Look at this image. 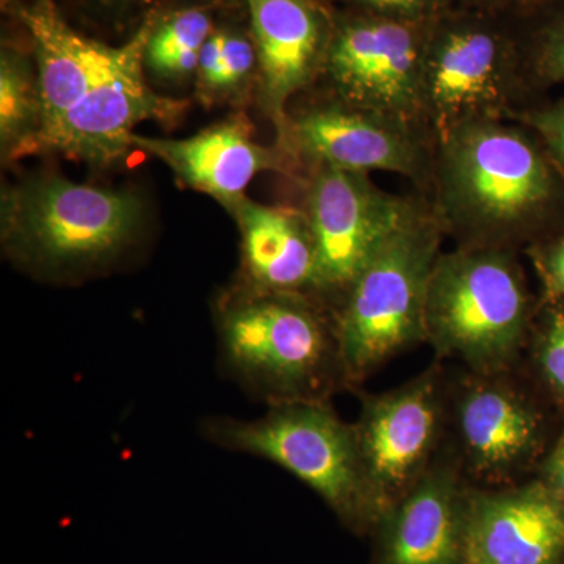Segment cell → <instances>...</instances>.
Segmentation results:
<instances>
[{
    "label": "cell",
    "instance_id": "cell-1",
    "mask_svg": "<svg viewBox=\"0 0 564 564\" xmlns=\"http://www.w3.org/2000/svg\"><path fill=\"white\" fill-rule=\"evenodd\" d=\"M441 143L443 221L463 247L514 251L563 225L564 176L538 137L481 120L459 126Z\"/></svg>",
    "mask_w": 564,
    "mask_h": 564
},
{
    "label": "cell",
    "instance_id": "cell-2",
    "mask_svg": "<svg viewBox=\"0 0 564 564\" xmlns=\"http://www.w3.org/2000/svg\"><path fill=\"white\" fill-rule=\"evenodd\" d=\"M223 366L274 404L329 402L345 386L332 311L302 293H234L218 307Z\"/></svg>",
    "mask_w": 564,
    "mask_h": 564
},
{
    "label": "cell",
    "instance_id": "cell-3",
    "mask_svg": "<svg viewBox=\"0 0 564 564\" xmlns=\"http://www.w3.org/2000/svg\"><path fill=\"white\" fill-rule=\"evenodd\" d=\"M538 306L513 250L459 247L441 252L425 304L426 344L437 361L474 372L518 367Z\"/></svg>",
    "mask_w": 564,
    "mask_h": 564
},
{
    "label": "cell",
    "instance_id": "cell-4",
    "mask_svg": "<svg viewBox=\"0 0 564 564\" xmlns=\"http://www.w3.org/2000/svg\"><path fill=\"white\" fill-rule=\"evenodd\" d=\"M441 236L440 221L414 210L334 307L348 389H358L393 358L426 343V292L441 256Z\"/></svg>",
    "mask_w": 564,
    "mask_h": 564
},
{
    "label": "cell",
    "instance_id": "cell-5",
    "mask_svg": "<svg viewBox=\"0 0 564 564\" xmlns=\"http://www.w3.org/2000/svg\"><path fill=\"white\" fill-rule=\"evenodd\" d=\"M143 206L129 192L33 177L2 195V242L40 272L70 274L106 265L133 242Z\"/></svg>",
    "mask_w": 564,
    "mask_h": 564
},
{
    "label": "cell",
    "instance_id": "cell-6",
    "mask_svg": "<svg viewBox=\"0 0 564 564\" xmlns=\"http://www.w3.org/2000/svg\"><path fill=\"white\" fill-rule=\"evenodd\" d=\"M544 402L551 400L521 364L497 372L448 370L445 451L470 488L536 478L556 441L549 437Z\"/></svg>",
    "mask_w": 564,
    "mask_h": 564
},
{
    "label": "cell",
    "instance_id": "cell-7",
    "mask_svg": "<svg viewBox=\"0 0 564 564\" xmlns=\"http://www.w3.org/2000/svg\"><path fill=\"white\" fill-rule=\"evenodd\" d=\"M202 433L225 451L276 464L310 486L345 525L372 532L355 432L329 402L274 404L254 421L210 417Z\"/></svg>",
    "mask_w": 564,
    "mask_h": 564
},
{
    "label": "cell",
    "instance_id": "cell-8",
    "mask_svg": "<svg viewBox=\"0 0 564 564\" xmlns=\"http://www.w3.org/2000/svg\"><path fill=\"white\" fill-rule=\"evenodd\" d=\"M447 389V367L437 361L391 391L362 395L351 426L375 525L443 454Z\"/></svg>",
    "mask_w": 564,
    "mask_h": 564
},
{
    "label": "cell",
    "instance_id": "cell-9",
    "mask_svg": "<svg viewBox=\"0 0 564 564\" xmlns=\"http://www.w3.org/2000/svg\"><path fill=\"white\" fill-rule=\"evenodd\" d=\"M414 210L375 187L366 173L318 166L304 214L315 247L311 296L333 313L378 248Z\"/></svg>",
    "mask_w": 564,
    "mask_h": 564
},
{
    "label": "cell",
    "instance_id": "cell-10",
    "mask_svg": "<svg viewBox=\"0 0 564 564\" xmlns=\"http://www.w3.org/2000/svg\"><path fill=\"white\" fill-rule=\"evenodd\" d=\"M426 44L410 22L366 18L344 25L325 66L344 106L410 122L423 113Z\"/></svg>",
    "mask_w": 564,
    "mask_h": 564
},
{
    "label": "cell",
    "instance_id": "cell-11",
    "mask_svg": "<svg viewBox=\"0 0 564 564\" xmlns=\"http://www.w3.org/2000/svg\"><path fill=\"white\" fill-rule=\"evenodd\" d=\"M511 85L502 43L485 29L462 25L426 44L422 109L440 139L467 122L497 120Z\"/></svg>",
    "mask_w": 564,
    "mask_h": 564
},
{
    "label": "cell",
    "instance_id": "cell-12",
    "mask_svg": "<svg viewBox=\"0 0 564 564\" xmlns=\"http://www.w3.org/2000/svg\"><path fill=\"white\" fill-rule=\"evenodd\" d=\"M148 39L113 76L70 110L61 124L36 144L35 152H61L74 161L109 166L132 150L133 128L148 120L173 121L185 106L162 98L143 76Z\"/></svg>",
    "mask_w": 564,
    "mask_h": 564
},
{
    "label": "cell",
    "instance_id": "cell-13",
    "mask_svg": "<svg viewBox=\"0 0 564 564\" xmlns=\"http://www.w3.org/2000/svg\"><path fill=\"white\" fill-rule=\"evenodd\" d=\"M564 503L540 480L469 489L466 564H558Z\"/></svg>",
    "mask_w": 564,
    "mask_h": 564
},
{
    "label": "cell",
    "instance_id": "cell-14",
    "mask_svg": "<svg viewBox=\"0 0 564 564\" xmlns=\"http://www.w3.org/2000/svg\"><path fill=\"white\" fill-rule=\"evenodd\" d=\"M470 486L445 451L377 522L373 564H466Z\"/></svg>",
    "mask_w": 564,
    "mask_h": 564
},
{
    "label": "cell",
    "instance_id": "cell-15",
    "mask_svg": "<svg viewBox=\"0 0 564 564\" xmlns=\"http://www.w3.org/2000/svg\"><path fill=\"white\" fill-rule=\"evenodd\" d=\"M24 21L35 41L43 107L40 131L28 150V154H33L41 139L54 131L70 110L113 76L137 47L150 39L152 25H144L124 46L110 47L69 29L55 9L54 0H36L32 9L25 10Z\"/></svg>",
    "mask_w": 564,
    "mask_h": 564
},
{
    "label": "cell",
    "instance_id": "cell-16",
    "mask_svg": "<svg viewBox=\"0 0 564 564\" xmlns=\"http://www.w3.org/2000/svg\"><path fill=\"white\" fill-rule=\"evenodd\" d=\"M285 135L318 166L383 170L408 177L422 173V148L410 126L344 104L306 111L289 122Z\"/></svg>",
    "mask_w": 564,
    "mask_h": 564
},
{
    "label": "cell",
    "instance_id": "cell-17",
    "mask_svg": "<svg viewBox=\"0 0 564 564\" xmlns=\"http://www.w3.org/2000/svg\"><path fill=\"white\" fill-rule=\"evenodd\" d=\"M132 147L161 159L185 187L206 193L226 209L245 198L256 174L280 170L281 159L252 140L251 122L234 115L191 139L132 137Z\"/></svg>",
    "mask_w": 564,
    "mask_h": 564
},
{
    "label": "cell",
    "instance_id": "cell-18",
    "mask_svg": "<svg viewBox=\"0 0 564 564\" xmlns=\"http://www.w3.org/2000/svg\"><path fill=\"white\" fill-rule=\"evenodd\" d=\"M250 11L261 104L285 135V106L317 68L321 22L303 0H250Z\"/></svg>",
    "mask_w": 564,
    "mask_h": 564
},
{
    "label": "cell",
    "instance_id": "cell-19",
    "mask_svg": "<svg viewBox=\"0 0 564 564\" xmlns=\"http://www.w3.org/2000/svg\"><path fill=\"white\" fill-rule=\"evenodd\" d=\"M229 210L242 234L243 289L311 296L315 247L306 215L247 198Z\"/></svg>",
    "mask_w": 564,
    "mask_h": 564
},
{
    "label": "cell",
    "instance_id": "cell-20",
    "mask_svg": "<svg viewBox=\"0 0 564 564\" xmlns=\"http://www.w3.org/2000/svg\"><path fill=\"white\" fill-rule=\"evenodd\" d=\"M39 76L20 55L2 52L0 62V143L9 161L28 155L40 131Z\"/></svg>",
    "mask_w": 564,
    "mask_h": 564
},
{
    "label": "cell",
    "instance_id": "cell-21",
    "mask_svg": "<svg viewBox=\"0 0 564 564\" xmlns=\"http://www.w3.org/2000/svg\"><path fill=\"white\" fill-rule=\"evenodd\" d=\"M212 32V21L206 11H180L152 31L144 62L163 80L187 79L198 70L199 55Z\"/></svg>",
    "mask_w": 564,
    "mask_h": 564
},
{
    "label": "cell",
    "instance_id": "cell-22",
    "mask_svg": "<svg viewBox=\"0 0 564 564\" xmlns=\"http://www.w3.org/2000/svg\"><path fill=\"white\" fill-rule=\"evenodd\" d=\"M521 367L552 403L564 408V299L541 300Z\"/></svg>",
    "mask_w": 564,
    "mask_h": 564
},
{
    "label": "cell",
    "instance_id": "cell-23",
    "mask_svg": "<svg viewBox=\"0 0 564 564\" xmlns=\"http://www.w3.org/2000/svg\"><path fill=\"white\" fill-rule=\"evenodd\" d=\"M256 65H258V52H256L254 44L243 36L228 33L217 74L210 84L199 91V98L209 104L218 101L225 96H231L234 91L239 90L250 80Z\"/></svg>",
    "mask_w": 564,
    "mask_h": 564
},
{
    "label": "cell",
    "instance_id": "cell-24",
    "mask_svg": "<svg viewBox=\"0 0 564 564\" xmlns=\"http://www.w3.org/2000/svg\"><path fill=\"white\" fill-rule=\"evenodd\" d=\"M541 285L543 300L564 299V221L563 225L529 248Z\"/></svg>",
    "mask_w": 564,
    "mask_h": 564
},
{
    "label": "cell",
    "instance_id": "cell-25",
    "mask_svg": "<svg viewBox=\"0 0 564 564\" xmlns=\"http://www.w3.org/2000/svg\"><path fill=\"white\" fill-rule=\"evenodd\" d=\"M533 74L544 87L564 82V10L541 32L533 55Z\"/></svg>",
    "mask_w": 564,
    "mask_h": 564
},
{
    "label": "cell",
    "instance_id": "cell-26",
    "mask_svg": "<svg viewBox=\"0 0 564 564\" xmlns=\"http://www.w3.org/2000/svg\"><path fill=\"white\" fill-rule=\"evenodd\" d=\"M527 124L564 176V99L530 111Z\"/></svg>",
    "mask_w": 564,
    "mask_h": 564
},
{
    "label": "cell",
    "instance_id": "cell-27",
    "mask_svg": "<svg viewBox=\"0 0 564 564\" xmlns=\"http://www.w3.org/2000/svg\"><path fill=\"white\" fill-rule=\"evenodd\" d=\"M536 478H540L564 503V415L558 437H556L554 447L545 456Z\"/></svg>",
    "mask_w": 564,
    "mask_h": 564
},
{
    "label": "cell",
    "instance_id": "cell-28",
    "mask_svg": "<svg viewBox=\"0 0 564 564\" xmlns=\"http://www.w3.org/2000/svg\"><path fill=\"white\" fill-rule=\"evenodd\" d=\"M389 17H413L425 10L433 0H362Z\"/></svg>",
    "mask_w": 564,
    "mask_h": 564
},
{
    "label": "cell",
    "instance_id": "cell-29",
    "mask_svg": "<svg viewBox=\"0 0 564 564\" xmlns=\"http://www.w3.org/2000/svg\"><path fill=\"white\" fill-rule=\"evenodd\" d=\"M558 564H564V554L562 556V560H560V563Z\"/></svg>",
    "mask_w": 564,
    "mask_h": 564
}]
</instances>
